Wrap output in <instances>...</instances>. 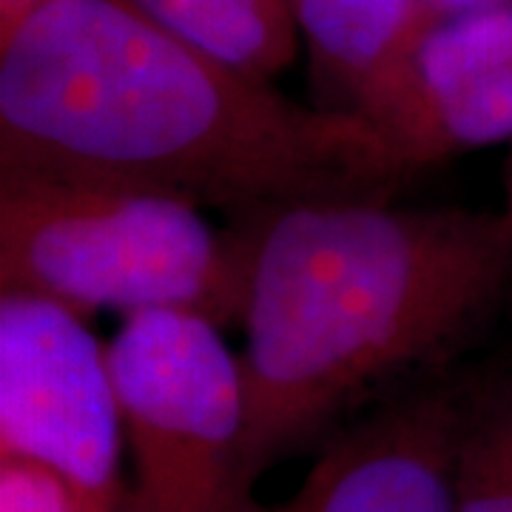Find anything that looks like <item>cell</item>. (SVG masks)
Wrapping results in <instances>:
<instances>
[{"label":"cell","instance_id":"6da1fadb","mask_svg":"<svg viewBox=\"0 0 512 512\" xmlns=\"http://www.w3.org/2000/svg\"><path fill=\"white\" fill-rule=\"evenodd\" d=\"M0 177L109 185L268 222L387 197L407 168L350 109H308L128 0H46L0 35Z\"/></svg>","mask_w":512,"mask_h":512},{"label":"cell","instance_id":"7a4b0ae2","mask_svg":"<svg viewBox=\"0 0 512 512\" xmlns=\"http://www.w3.org/2000/svg\"><path fill=\"white\" fill-rule=\"evenodd\" d=\"M510 282L507 211L359 197L262 222L239 356L251 476L319 436L373 384L464 339Z\"/></svg>","mask_w":512,"mask_h":512},{"label":"cell","instance_id":"3957f363","mask_svg":"<svg viewBox=\"0 0 512 512\" xmlns=\"http://www.w3.org/2000/svg\"><path fill=\"white\" fill-rule=\"evenodd\" d=\"M254 237L217 231L197 205L160 194L0 177V291L77 316L180 311L217 328L245 319Z\"/></svg>","mask_w":512,"mask_h":512},{"label":"cell","instance_id":"277c9868","mask_svg":"<svg viewBox=\"0 0 512 512\" xmlns=\"http://www.w3.org/2000/svg\"><path fill=\"white\" fill-rule=\"evenodd\" d=\"M109 367L131 458L120 512H265L245 456L242 365L202 316H128Z\"/></svg>","mask_w":512,"mask_h":512},{"label":"cell","instance_id":"5b68a950","mask_svg":"<svg viewBox=\"0 0 512 512\" xmlns=\"http://www.w3.org/2000/svg\"><path fill=\"white\" fill-rule=\"evenodd\" d=\"M126 447L109 348L83 316L32 293L0 296V450L120 512Z\"/></svg>","mask_w":512,"mask_h":512},{"label":"cell","instance_id":"8992f818","mask_svg":"<svg viewBox=\"0 0 512 512\" xmlns=\"http://www.w3.org/2000/svg\"><path fill=\"white\" fill-rule=\"evenodd\" d=\"M470 404L427 390L387 404L316 458L296 493L265 512H456Z\"/></svg>","mask_w":512,"mask_h":512},{"label":"cell","instance_id":"52a82bcc","mask_svg":"<svg viewBox=\"0 0 512 512\" xmlns=\"http://www.w3.org/2000/svg\"><path fill=\"white\" fill-rule=\"evenodd\" d=\"M512 63V0L430 23L399 66L359 103L356 114L390 143L427 111Z\"/></svg>","mask_w":512,"mask_h":512},{"label":"cell","instance_id":"ba28073f","mask_svg":"<svg viewBox=\"0 0 512 512\" xmlns=\"http://www.w3.org/2000/svg\"><path fill=\"white\" fill-rule=\"evenodd\" d=\"M313 66L350 100V111L399 66L436 20L421 0H291Z\"/></svg>","mask_w":512,"mask_h":512},{"label":"cell","instance_id":"9c48e42d","mask_svg":"<svg viewBox=\"0 0 512 512\" xmlns=\"http://www.w3.org/2000/svg\"><path fill=\"white\" fill-rule=\"evenodd\" d=\"M165 32L202 55L271 80L296 55V18L291 0H128Z\"/></svg>","mask_w":512,"mask_h":512},{"label":"cell","instance_id":"30bf717a","mask_svg":"<svg viewBox=\"0 0 512 512\" xmlns=\"http://www.w3.org/2000/svg\"><path fill=\"white\" fill-rule=\"evenodd\" d=\"M504 140H512V63L427 111L413 126L399 131L390 146L410 174L421 165Z\"/></svg>","mask_w":512,"mask_h":512},{"label":"cell","instance_id":"8fae6325","mask_svg":"<svg viewBox=\"0 0 512 512\" xmlns=\"http://www.w3.org/2000/svg\"><path fill=\"white\" fill-rule=\"evenodd\" d=\"M456 512H512V384L470 404Z\"/></svg>","mask_w":512,"mask_h":512},{"label":"cell","instance_id":"7c38bea8","mask_svg":"<svg viewBox=\"0 0 512 512\" xmlns=\"http://www.w3.org/2000/svg\"><path fill=\"white\" fill-rule=\"evenodd\" d=\"M0 512H100L66 481L37 464L3 458Z\"/></svg>","mask_w":512,"mask_h":512},{"label":"cell","instance_id":"4fadbf2b","mask_svg":"<svg viewBox=\"0 0 512 512\" xmlns=\"http://www.w3.org/2000/svg\"><path fill=\"white\" fill-rule=\"evenodd\" d=\"M501 3H510V0H421L430 20L458 18V15H470V12H481V9H493Z\"/></svg>","mask_w":512,"mask_h":512},{"label":"cell","instance_id":"5bb4252c","mask_svg":"<svg viewBox=\"0 0 512 512\" xmlns=\"http://www.w3.org/2000/svg\"><path fill=\"white\" fill-rule=\"evenodd\" d=\"M46 0H0V35L15 29L20 20L29 12H35L37 6H43Z\"/></svg>","mask_w":512,"mask_h":512},{"label":"cell","instance_id":"9a60e30c","mask_svg":"<svg viewBox=\"0 0 512 512\" xmlns=\"http://www.w3.org/2000/svg\"><path fill=\"white\" fill-rule=\"evenodd\" d=\"M512 194V160H510V165H507V197H510Z\"/></svg>","mask_w":512,"mask_h":512},{"label":"cell","instance_id":"2e32d148","mask_svg":"<svg viewBox=\"0 0 512 512\" xmlns=\"http://www.w3.org/2000/svg\"><path fill=\"white\" fill-rule=\"evenodd\" d=\"M507 217H510V220H512V194H510V197H507Z\"/></svg>","mask_w":512,"mask_h":512}]
</instances>
